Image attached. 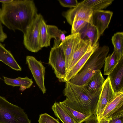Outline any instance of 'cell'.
<instances>
[{
    "instance_id": "cell-9",
    "label": "cell",
    "mask_w": 123,
    "mask_h": 123,
    "mask_svg": "<svg viewBox=\"0 0 123 123\" xmlns=\"http://www.w3.org/2000/svg\"><path fill=\"white\" fill-rule=\"evenodd\" d=\"M116 94L113 89L109 77L108 76L103 84L97 104L96 114L98 121L104 109L114 98Z\"/></svg>"
},
{
    "instance_id": "cell-29",
    "label": "cell",
    "mask_w": 123,
    "mask_h": 123,
    "mask_svg": "<svg viewBox=\"0 0 123 123\" xmlns=\"http://www.w3.org/2000/svg\"><path fill=\"white\" fill-rule=\"evenodd\" d=\"M109 123H123V109L109 117Z\"/></svg>"
},
{
    "instance_id": "cell-19",
    "label": "cell",
    "mask_w": 123,
    "mask_h": 123,
    "mask_svg": "<svg viewBox=\"0 0 123 123\" xmlns=\"http://www.w3.org/2000/svg\"><path fill=\"white\" fill-rule=\"evenodd\" d=\"M47 30L49 35L51 39H54L53 47L58 46L61 43L65 40V34L66 32L59 29L56 26L54 25H47Z\"/></svg>"
},
{
    "instance_id": "cell-34",
    "label": "cell",
    "mask_w": 123,
    "mask_h": 123,
    "mask_svg": "<svg viewBox=\"0 0 123 123\" xmlns=\"http://www.w3.org/2000/svg\"><path fill=\"white\" fill-rule=\"evenodd\" d=\"M13 0H0V2L2 4L6 3L11 2Z\"/></svg>"
},
{
    "instance_id": "cell-4",
    "label": "cell",
    "mask_w": 123,
    "mask_h": 123,
    "mask_svg": "<svg viewBox=\"0 0 123 123\" xmlns=\"http://www.w3.org/2000/svg\"><path fill=\"white\" fill-rule=\"evenodd\" d=\"M27 115L20 107L0 96V123H31Z\"/></svg>"
},
{
    "instance_id": "cell-21",
    "label": "cell",
    "mask_w": 123,
    "mask_h": 123,
    "mask_svg": "<svg viewBox=\"0 0 123 123\" xmlns=\"http://www.w3.org/2000/svg\"><path fill=\"white\" fill-rule=\"evenodd\" d=\"M56 117L62 123H77L61 107L59 102H55L51 108Z\"/></svg>"
},
{
    "instance_id": "cell-11",
    "label": "cell",
    "mask_w": 123,
    "mask_h": 123,
    "mask_svg": "<svg viewBox=\"0 0 123 123\" xmlns=\"http://www.w3.org/2000/svg\"><path fill=\"white\" fill-rule=\"evenodd\" d=\"M98 42L93 46H90L88 49L73 68L66 74L62 82H65L69 81L80 71L90 56L98 48Z\"/></svg>"
},
{
    "instance_id": "cell-15",
    "label": "cell",
    "mask_w": 123,
    "mask_h": 123,
    "mask_svg": "<svg viewBox=\"0 0 123 123\" xmlns=\"http://www.w3.org/2000/svg\"><path fill=\"white\" fill-rule=\"evenodd\" d=\"M90 46V42L89 40H84L81 38L79 40L74 48L66 74L84 55Z\"/></svg>"
},
{
    "instance_id": "cell-33",
    "label": "cell",
    "mask_w": 123,
    "mask_h": 123,
    "mask_svg": "<svg viewBox=\"0 0 123 123\" xmlns=\"http://www.w3.org/2000/svg\"><path fill=\"white\" fill-rule=\"evenodd\" d=\"M110 119L109 117L102 118L98 121L99 123H109Z\"/></svg>"
},
{
    "instance_id": "cell-30",
    "label": "cell",
    "mask_w": 123,
    "mask_h": 123,
    "mask_svg": "<svg viewBox=\"0 0 123 123\" xmlns=\"http://www.w3.org/2000/svg\"><path fill=\"white\" fill-rule=\"evenodd\" d=\"M60 5L63 7L74 8L78 5V3L76 0H58Z\"/></svg>"
},
{
    "instance_id": "cell-18",
    "label": "cell",
    "mask_w": 123,
    "mask_h": 123,
    "mask_svg": "<svg viewBox=\"0 0 123 123\" xmlns=\"http://www.w3.org/2000/svg\"><path fill=\"white\" fill-rule=\"evenodd\" d=\"M0 61L14 70L20 71L22 70L21 68L10 51L7 49L0 42Z\"/></svg>"
},
{
    "instance_id": "cell-27",
    "label": "cell",
    "mask_w": 123,
    "mask_h": 123,
    "mask_svg": "<svg viewBox=\"0 0 123 123\" xmlns=\"http://www.w3.org/2000/svg\"><path fill=\"white\" fill-rule=\"evenodd\" d=\"M88 22L84 20H74L72 25L71 34L79 33Z\"/></svg>"
},
{
    "instance_id": "cell-28",
    "label": "cell",
    "mask_w": 123,
    "mask_h": 123,
    "mask_svg": "<svg viewBox=\"0 0 123 123\" xmlns=\"http://www.w3.org/2000/svg\"><path fill=\"white\" fill-rule=\"evenodd\" d=\"M39 123H60L59 119H56L45 113L39 115Z\"/></svg>"
},
{
    "instance_id": "cell-7",
    "label": "cell",
    "mask_w": 123,
    "mask_h": 123,
    "mask_svg": "<svg viewBox=\"0 0 123 123\" xmlns=\"http://www.w3.org/2000/svg\"><path fill=\"white\" fill-rule=\"evenodd\" d=\"M26 60L36 83L44 94L46 91L44 84L45 67L41 62L33 56H27Z\"/></svg>"
},
{
    "instance_id": "cell-8",
    "label": "cell",
    "mask_w": 123,
    "mask_h": 123,
    "mask_svg": "<svg viewBox=\"0 0 123 123\" xmlns=\"http://www.w3.org/2000/svg\"><path fill=\"white\" fill-rule=\"evenodd\" d=\"M93 10L81 3L76 7L62 13L67 22L72 25L74 20H82L90 23Z\"/></svg>"
},
{
    "instance_id": "cell-23",
    "label": "cell",
    "mask_w": 123,
    "mask_h": 123,
    "mask_svg": "<svg viewBox=\"0 0 123 123\" xmlns=\"http://www.w3.org/2000/svg\"><path fill=\"white\" fill-rule=\"evenodd\" d=\"M61 107L77 123H82L90 115L78 111L68 106L62 101L59 102Z\"/></svg>"
},
{
    "instance_id": "cell-5",
    "label": "cell",
    "mask_w": 123,
    "mask_h": 123,
    "mask_svg": "<svg viewBox=\"0 0 123 123\" xmlns=\"http://www.w3.org/2000/svg\"><path fill=\"white\" fill-rule=\"evenodd\" d=\"M43 18L37 14L24 34L23 43L25 48L31 52L36 53L42 49L40 43V25Z\"/></svg>"
},
{
    "instance_id": "cell-14",
    "label": "cell",
    "mask_w": 123,
    "mask_h": 123,
    "mask_svg": "<svg viewBox=\"0 0 123 123\" xmlns=\"http://www.w3.org/2000/svg\"><path fill=\"white\" fill-rule=\"evenodd\" d=\"M105 80L101 71L95 74L85 85L83 86L87 91L93 96H99Z\"/></svg>"
},
{
    "instance_id": "cell-32",
    "label": "cell",
    "mask_w": 123,
    "mask_h": 123,
    "mask_svg": "<svg viewBox=\"0 0 123 123\" xmlns=\"http://www.w3.org/2000/svg\"><path fill=\"white\" fill-rule=\"evenodd\" d=\"M7 38V34L4 32L2 23L0 21V42H3Z\"/></svg>"
},
{
    "instance_id": "cell-13",
    "label": "cell",
    "mask_w": 123,
    "mask_h": 123,
    "mask_svg": "<svg viewBox=\"0 0 123 123\" xmlns=\"http://www.w3.org/2000/svg\"><path fill=\"white\" fill-rule=\"evenodd\" d=\"M81 38L79 33L71 34L66 37L64 40L59 45L62 46L64 54L66 71L69 65L74 47Z\"/></svg>"
},
{
    "instance_id": "cell-6",
    "label": "cell",
    "mask_w": 123,
    "mask_h": 123,
    "mask_svg": "<svg viewBox=\"0 0 123 123\" xmlns=\"http://www.w3.org/2000/svg\"><path fill=\"white\" fill-rule=\"evenodd\" d=\"M48 63L54 70L59 81L62 82L66 75L67 69L65 56L61 45L51 48Z\"/></svg>"
},
{
    "instance_id": "cell-22",
    "label": "cell",
    "mask_w": 123,
    "mask_h": 123,
    "mask_svg": "<svg viewBox=\"0 0 123 123\" xmlns=\"http://www.w3.org/2000/svg\"><path fill=\"white\" fill-rule=\"evenodd\" d=\"M117 58L119 61L123 58V33L118 32L114 34L111 38Z\"/></svg>"
},
{
    "instance_id": "cell-1",
    "label": "cell",
    "mask_w": 123,
    "mask_h": 123,
    "mask_svg": "<svg viewBox=\"0 0 123 123\" xmlns=\"http://www.w3.org/2000/svg\"><path fill=\"white\" fill-rule=\"evenodd\" d=\"M37 14L33 0H13L2 4L0 21L9 29L19 30L24 34Z\"/></svg>"
},
{
    "instance_id": "cell-2",
    "label": "cell",
    "mask_w": 123,
    "mask_h": 123,
    "mask_svg": "<svg viewBox=\"0 0 123 123\" xmlns=\"http://www.w3.org/2000/svg\"><path fill=\"white\" fill-rule=\"evenodd\" d=\"M64 93L66 98L62 102L66 105L83 113L90 116L96 115L99 96L92 95L83 86H77L68 81L66 82Z\"/></svg>"
},
{
    "instance_id": "cell-3",
    "label": "cell",
    "mask_w": 123,
    "mask_h": 123,
    "mask_svg": "<svg viewBox=\"0 0 123 123\" xmlns=\"http://www.w3.org/2000/svg\"><path fill=\"white\" fill-rule=\"evenodd\" d=\"M109 50L108 46L99 47L78 73L68 81L78 86L86 85L95 74L100 70Z\"/></svg>"
},
{
    "instance_id": "cell-31",
    "label": "cell",
    "mask_w": 123,
    "mask_h": 123,
    "mask_svg": "<svg viewBox=\"0 0 123 123\" xmlns=\"http://www.w3.org/2000/svg\"><path fill=\"white\" fill-rule=\"evenodd\" d=\"M84 122L85 123H99L97 116L94 115L90 116Z\"/></svg>"
},
{
    "instance_id": "cell-12",
    "label": "cell",
    "mask_w": 123,
    "mask_h": 123,
    "mask_svg": "<svg viewBox=\"0 0 123 123\" xmlns=\"http://www.w3.org/2000/svg\"><path fill=\"white\" fill-rule=\"evenodd\" d=\"M114 92H123V58L120 60L112 72L108 75Z\"/></svg>"
},
{
    "instance_id": "cell-24",
    "label": "cell",
    "mask_w": 123,
    "mask_h": 123,
    "mask_svg": "<svg viewBox=\"0 0 123 123\" xmlns=\"http://www.w3.org/2000/svg\"><path fill=\"white\" fill-rule=\"evenodd\" d=\"M114 0H85L81 3L93 10H102L111 5Z\"/></svg>"
},
{
    "instance_id": "cell-20",
    "label": "cell",
    "mask_w": 123,
    "mask_h": 123,
    "mask_svg": "<svg viewBox=\"0 0 123 123\" xmlns=\"http://www.w3.org/2000/svg\"><path fill=\"white\" fill-rule=\"evenodd\" d=\"M4 82L6 85L13 87L20 86L24 89L30 87L33 83L31 79L27 77L22 78L18 77L15 79H12L3 76Z\"/></svg>"
},
{
    "instance_id": "cell-35",
    "label": "cell",
    "mask_w": 123,
    "mask_h": 123,
    "mask_svg": "<svg viewBox=\"0 0 123 123\" xmlns=\"http://www.w3.org/2000/svg\"><path fill=\"white\" fill-rule=\"evenodd\" d=\"M1 79V77H0V80Z\"/></svg>"
},
{
    "instance_id": "cell-16",
    "label": "cell",
    "mask_w": 123,
    "mask_h": 123,
    "mask_svg": "<svg viewBox=\"0 0 123 123\" xmlns=\"http://www.w3.org/2000/svg\"><path fill=\"white\" fill-rule=\"evenodd\" d=\"M122 109H123V92L116 93L114 98L104 109L100 120L102 118L109 117Z\"/></svg>"
},
{
    "instance_id": "cell-17",
    "label": "cell",
    "mask_w": 123,
    "mask_h": 123,
    "mask_svg": "<svg viewBox=\"0 0 123 123\" xmlns=\"http://www.w3.org/2000/svg\"><path fill=\"white\" fill-rule=\"evenodd\" d=\"M79 33L81 39L89 40L92 46L98 42L100 37L97 28L90 23H87Z\"/></svg>"
},
{
    "instance_id": "cell-25",
    "label": "cell",
    "mask_w": 123,
    "mask_h": 123,
    "mask_svg": "<svg viewBox=\"0 0 123 123\" xmlns=\"http://www.w3.org/2000/svg\"><path fill=\"white\" fill-rule=\"evenodd\" d=\"M118 62L116 52L114 49L112 53L109 55L105 58L104 64V74L109 75L116 67Z\"/></svg>"
},
{
    "instance_id": "cell-26",
    "label": "cell",
    "mask_w": 123,
    "mask_h": 123,
    "mask_svg": "<svg viewBox=\"0 0 123 123\" xmlns=\"http://www.w3.org/2000/svg\"><path fill=\"white\" fill-rule=\"evenodd\" d=\"M47 25L43 19L41 23L39 33V39L41 47L42 48L50 46L51 38L48 32Z\"/></svg>"
},
{
    "instance_id": "cell-10",
    "label": "cell",
    "mask_w": 123,
    "mask_h": 123,
    "mask_svg": "<svg viewBox=\"0 0 123 123\" xmlns=\"http://www.w3.org/2000/svg\"><path fill=\"white\" fill-rule=\"evenodd\" d=\"M113 14L109 11L93 10L90 23L97 28L100 37L108 27Z\"/></svg>"
}]
</instances>
